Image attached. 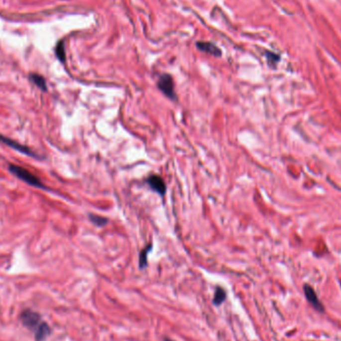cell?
I'll list each match as a JSON object with an SVG mask.
<instances>
[{
  "mask_svg": "<svg viewBox=\"0 0 341 341\" xmlns=\"http://www.w3.org/2000/svg\"><path fill=\"white\" fill-rule=\"evenodd\" d=\"M21 319L24 325L31 330L38 340H41L48 335L49 326L38 313L31 310H25L21 315Z\"/></svg>",
  "mask_w": 341,
  "mask_h": 341,
  "instance_id": "1",
  "label": "cell"
},
{
  "mask_svg": "<svg viewBox=\"0 0 341 341\" xmlns=\"http://www.w3.org/2000/svg\"><path fill=\"white\" fill-rule=\"evenodd\" d=\"M8 168H9V171L14 176L19 178L20 180H22L26 184L33 186V187H36V188L45 189L44 185L41 183L40 179L38 177H36L34 174H32L31 172H29L28 170H26L20 166H16V165H9Z\"/></svg>",
  "mask_w": 341,
  "mask_h": 341,
  "instance_id": "2",
  "label": "cell"
},
{
  "mask_svg": "<svg viewBox=\"0 0 341 341\" xmlns=\"http://www.w3.org/2000/svg\"><path fill=\"white\" fill-rule=\"evenodd\" d=\"M158 88L164 93L168 98L172 100L177 99V95L175 93V84L174 80L171 75L164 74L158 80Z\"/></svg>",
  "mask_w": 341,
  "mask_h": 341,
  "instance_id": "3",
  "label": "cell"
},
{
  "mask_svg": "<svg viewBox=\"0 0 341 341\" xmlns=\"http://www.w3.org/2000/svg\"><path fill=\"white\" fill-rule=\"evenodd\" d=\"M0 141H1L2 143H4L5 145H7L8 147L16 150L17 152H20V153H22L24 155H27V156H30V157L38 158V156H36V154L30 148H28V147H26L24 145H21L18 142L14 141V140H11L10 138H7V137H5V136H3L1 134H0Z\"/></svg>",
  "mask_w": 341,
  "mask_h": 341,
  "instance_id": "4",
  "label": "cell"
},
{
  "mask_svg": "<svg viewBox=\"0 0 341 341\" xmlns=\"http://www.w3.org/2000/svg\"><path fill=\"white\" fill-rule=\"evenodd\" d=\"M147 183L153 191H155L156 193H158L162 197L165 196V194L167 192V186H166V183L162 177H160L158 175H152V176L148 177Z\"/></svg>",
  "mask_w": 341,
  "mask_h": 341,
  "instance_id": "5",
  "label": "cell"
},
{
  "mask_svg": "<svg viewBox=\"0 0 341 341\" xmlns=\"http://www.w3.org/2000/svg\"><path fill=\"white\" fill-rule=\"evenodd\" d=\"M304 293H305V296H306V298L308 299V301L311 303V305H312L315 309H317V310H319V311H323L324 307H323V305L321 304L320 300L318 299V297H317L315 291L313 290V288H312L311 286L305 285V286H304Z\"/></svg>",
  "mask_w": 341,
  "mask_h": 341,
  "instance_id": "6",
  "label": "cell"
},
{
  "mask_svg": "<svg viewBox=\"0 0 341 341\" xmlns=\"http://www.w3.org/2000/svg\"><path fill=\"white\" fill-rule=\"evenodd\" d=\"M198 48L203 51V52H206L208 54H211V55H214V56H221L222 55V51L213 43H210V42H199L197 44Z\"/></svg>",
  "mask_w": 341,
  "mask_h": 341,
  "instance_id": "7",
  "label": "cell"
},
{
  "mask_svg": "<svg viewBox=\"0 0 341 341\" xmlns=\"http://www.w3.org/2000/svg\"><path fill=\"white\" fill-rule=\"evenodd\" d=\"M153 244H148L139 254V266L141 269H144L148 265V254L152 250Z\"/></svg>",
  "mask_w": 341,
  "mask_h": 341,
  "instance_id": "8",
  "label": "cell"
},
{
  "mask_svg": "<svg viewBox=\"0 0 341 341\" xmlns=\"http://www.w3.org/2000/svg\"><path fill=\"white\" fill-rule=\"evenodd\" d=\"M30 80L42 91H47V84L45 79L38 74H31L30 75Z\"/></svg>",
  "mask_w": 341,
  "mask_h": 341,
  "instance_id": "9",
  "label": "cell"
},
{
  "mask_svg": "<svg viewBox=\"0 0 341 341\" xmlns=\"http://www.w3.org/2000/svg\"><path fill=\"white\" fill-rule=\"evenodd\" d=\"M227 298V293L225 291V289L223 287H217L216 292H215V296H214V304L215 305H220L222 304L225 299Z\"/></svg>",
  "mask_w": 341,
  "mask_h": 341,
  "instance_id": "10",
  "label": "cell"
},
{
  "mask_svg": "<svg viewBox=\"0 0 341 341\" xmlns=\"http://www.w3.org/2000/svg\"><path fill=\"white\" fill-rule=\"evenodd\" d=\"M55 52H56V56L57 58L61 61V62H65L66 60V54H65V48H64V43L63 41L59 42L56 46V49H55Z\"/></svg>",
  "mask_w": 341,
  "mask_h": 341,
  "instance_id": "11",
  "label": "cell"
},
{
  "mask_svg": "<svg viewBox=\"0 0 341 341\" xmlns=\"http://www.w3.org/2000/svg\"><path fill=\"white\" fill-rule=\"evenodd\" d=\"M89 218H90V221L98 227H103L108 223V220L106 218H103L97 215H89Z\"/></svg>",
  "mask_w": 341,
  "mask_h": 341,
  "instance_id": "12",
  "label": "cell"
},
{
  "mask_svg": "<svg viewBox=\"0 0 341 341\" xmlns=\"http://www.w3.org/2000/svg\"><path fill=\"white\" fill-rule=\"evenodd\" d=\"M164 341H174V340H172V339H170V338H165Z\"/></svg>",
  "mask_w": 341,
  "mask_h": 341,
  "instance_id": "13",
  "label": "cell"
}]
</instances>
